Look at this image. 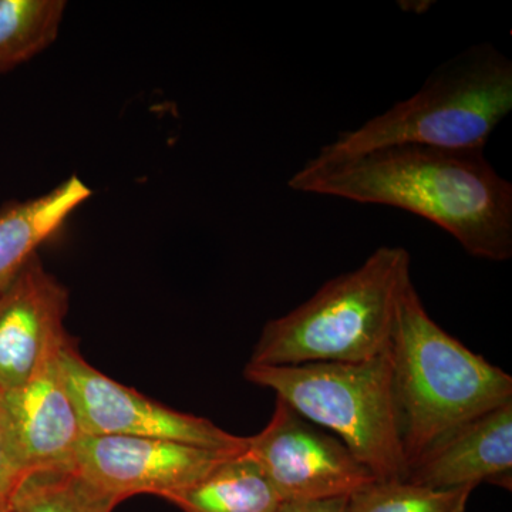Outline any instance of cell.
<instances>
[{"label":"cell","instance_id":"cell-1","mask_svg":"<svg viewBox=\"0 0 512 512\" xmlns=\"http://www.w3.org/2000/svg\"><path fill=\"white\" fill-rule=\"evenodd\" d=\"M288 185L419 215L474 258L504 262L512 256V185L484 150L403 144L340 160L313 157Z\"/></svg>","mask_w":512,"mask_h":512},{"label":"cell","instance_id":"cell-2","mask_svg":"<svg viewBox=\"0 0 512 512\" xmlns=\"http://www.w3.org/2000/svg\"><path fill=\"white\" fill-rule=\"evenodd\" d=\"M389 356L407 468L451 430L512 402V377L434 322L412 279L397 301Z\"/></svg>","mask_w":512,"mask_h":512},{"label":"cell","instance_id":"cell-3","mask_svg":"<svg viewBox=\"0 0 512 512\" xmlns=\"http://www.w3.org/2000/svg\"><path fill=\"white\" fill-rule=\"evenodd\" d=\"M511 111L512 62L480 43L437 67L409 99L339 133L315 158L340 160L403 144L484 150Z\"/></svg>","mask_w":512,"mask_h":512},{"label":"cell","instance_id":"cell-4","mask_svg":"<svg viewBox=\"0 0 512 512\" xmlns=\"http://www.w3.org/2000/svg\"><path fill=\"white\" fill-rule=\"evenodd\" d=\"M404 248H377L359 268L326 282L281 318L269 320L249 363H360L390 348L397 301L410 281Z\"/></svg>","mask_w":512,"mask_h":512},{"label":"cell","instance_id":"cell-5","mask_svg":"<svg viewBox=\"0 0 512 512\" xmlns=\"http://www.w3.org/2000/svg\"><path fill=\"white\" fill-rule=\"evenodd\" d=\"M244 376L271 389L303 419L338 434L377 481L406 478L389 350L360 363H248Z\"/></svg>","mask_w":512,"mask_h":512},{"label":"cell","instance_id":"cell-6","mask_svg":"<svg viewBox=\"0 0 512 512\" xmlns=\"http://www.w3.org/2000/svg\"><path fill=\"white\" fill-rule=\"evenodd\" d=\"M59 360L84 434L167 439L222 453L247 450L248 437L234 436L204 417L170 409L104 375L80 355L72 338L64 342Z\"/></svg>","mask_w":512,"mask_h":512},{"label":"cell","instance_id":"cell-7","mask_svg":"<svg viewBox=\"0 0 512 512\" xmlns=\"http://www.w3.org/2000/svg\"><path fill=\"white\" fill-rule=\"evenodd\" d=\"M247 453L284 503L349 498L377 481L342 441L279 399L265 429L248 437Z\"/></svg>","mask_w":512,"mask_h":512},{"label":"cell","instance_id":"cell-8","mask_svg":"<svg viewBox=\"0 0 512 512\" xmlns=\"http://www.w3.org/2000/svg\"><path fill=\"white\" fill-rule=\"evenodd\" d=\"M234 454L167 439L84 434L74 470L119 503L137 494L168 501Z\"/></svg>","mask_w":512,"mask_h":512},{"label":"cell","instance_id":"cell-9","mask_svg":"<svg viewBox=\"0 0 512 512\" xmlns=\"http://www.w3.org/2000/svg\"><path fill=\"white\" fill-rule=\"evenodd\" d=\"M66 286L46 271L39 255L0 293V393L29 382L66 342Z\"/></svg>","mask_w":512,"mask_h":512},{"label":"cell","instance_id":"cell-10","mask_svg":"<svg viewBox=\"0 0 512 512\" xmlns=\"http://www.w3.org/2000/svg\"><path fill=\"white\" fill-rule=\"evenodd\" d=\"M512 402L466 421L433 444L407 468L404 481L450 490L487 481L511 487Z\"/></svg>","mask_w":512,"mask_h":512},{"label":"cell","instance_id":"cell-11","mask_svg":"<svg viewBox=\"0 0 512 512\" xmlns=\"http://www.w3.org/2000/svg\"><path fill=\"white\" fill-rule=\"evenodd\" d=\"M60 349L47 357L28 383L2 393L26 473L74 468L77 447L84 436L60 369Z\"/></svg>","mask_w":512,"mask_h":512},{"label":"cell","instance_id":"cell-12","mask_svg":"<svg viewBox=\"0 0 512 512\" xmlns=\"http://www.w3.org/2000/svg\"><path fill=\"white\" fill-rule=\"evenodd\" d=\"M92 194L73 175L45 195L9 202L0 210V293Z\"/></svg>","mask_w":512,"mask_h":512},{"label":"cell","instance_id":"cell-13","mask_svg":"<svg viewBox=\"0 0 512 512\" xmlns=\"http://www.w3.org/2000/svg\"><path fill=\"white\" fill-rule=\"evenodd\" d=\"M183 512H278L284 501L247 450L170 498Z\"/></svg>","mask_w":512,"mask_h":512},{"label":"cell","instance_id":"cell-14","mask_svg":"<svg viewBox=\"0 0 512 512\" xmlns=\"http://www.w3.org/2000/svg\"><path fill=\"white\" fill-rule=\"evenodd\" d=\"M117 504L74 468H64L26 473L6 501L5 512H111Z\"/></svg>","mask_w":512,"mask_h":512},{"label":"cell","instance_id":"cell-15","mask_svg":"<svg viewBox=\"0 0 512 512\" xmlns=\"http://www.w3.org/2000/svg\"><path fill=\"white\" fill-rule=\"evenodd\" d=\"M64 0H0V74L29 62L57 39Z\"/></svg>","mask_w":512,"mask_h":512},{"label":"cell","instance_id":"cell-16","mask_svg":"<svg viewBox=\"0 0 512 512\" xmlns=\"http://www.w3.org/2000/svg\"><path fill=\"white\" fill-rule=\"evenodd\" d=\"M473 490H436L407 481H375L350 495L346 512H466Z\"/></svg>","mask_w":512,"mask_h":512},{"label":"cell","instance_id":"cell-17","mask_svg":"<svg viewBox=\"0 0 512 512\" xmlns=\"http://www.w3.org/2000/svg\"><path fill=\"white\" fill-rule=\"evenodd\" d=\"M25 474V463L16 440L8 407L3 394L0 393V505L2 507H5L10 494Z\"/></svg>","mask_w":512,"mask_h":512},{"label":"cell","instance_id":"cell-18","mask_svg":"<svg viewBox=\"0 0 512 512\" xmlns=\"http://www.w3.org/2000/svg\"><path fill=\"white\" fill-rule=\"evenodd\" d=\"M348 498L319 501H291L282 503L278 512H346Z\"/></svg>","mask_w":512,"mask_h":512},{"label":"cell","instance_id":"cell-19","mask_svg":"<svg viewBox=\"0 0 512 512\" xmlns=\"http://www.w3.org/2000/svg\"><path fill=\"white\" fill-rule=\"evenodd\" d=\"M0 512H5V507H2V505H0Z\"/></svg>","mask_w":512,"mask_h":512}]
</instances>
